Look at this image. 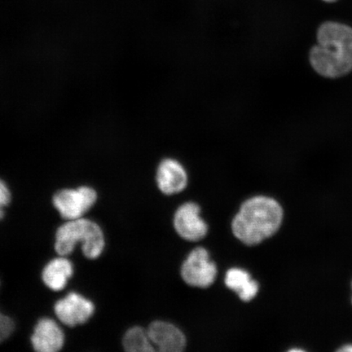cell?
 Returning <instances> with one entry per match:
<instances>
[{"mask_svg": "<svg viewBox=\"0 0 352 352\" xmlns=\"http://www.w3.org/2000/svg\"><path fill=\"white\" fill-rule=\"evenodd\" d=\"M81 243L83 254L87 258H98L104 248V236L98 223L87 219L68 220L56 233L55 250L61 256L74 252Z\"/></svg>", "mask_w": 352, "mask_h": 352, "instance_id": "cell-3", "label": "cell"}, {"mask_svg": "<svg viewBox=\"0 0 352 352\" xmlns=\"http://www.w3.org/2000/svg\"><path fill=\"white\" fill-rule=\"evenodd\" d=\"M34 349L38 352H56L65 343L63 330L55 320L43 318L35 325L32 337Z\"/></svg>", "mask_w": 352, "mask_h": 352, "instance_id": "cell-10", "label": "cell"}, {"mask_svg": "<svg viewBox=\"0 0 352 352\" xmlns=\"http://www.w3.org/2000/svg\"><path fill=\"white\" fill-rule=\"evenodd\" d=\"M11 202V192L6 182L0 179V220L4 217V208Z\"/></svg>", "mask_w": 352, "mask_h": 352, "instance_id": "cell-15", "label": "cell"}, {"mask_svg": "<svg viewBox=\"0 0 352 352\" xmlns=\"http://www.w3.org/2000/svg\"><path fill=\"white\" fill-rule=\"evenodd\" d=\"M217 274V266L210 261L208 250L201 248L193 250L182 266L184 280L195 287H209L214 283Z\"/></svg>", "mask_w": 352, "mask_h": 352, "instance_id": "cell-5", "label": "cell"}, {"mask_svg": "<svg viewBox=\"0 0 352 352\" xmlns=\"http://www.w3.org/2000/svg\"><path fill=\"white\" fill-rule=\"evenodd\" d=\"M176 232L184 240L197 241L208 234V227L200 217V208L188 202L176 211L174 219Z\"/></svg>", "mask_w": 352, "mask_h": 352, "instance_id": "cell-7", "label": "cell"}, {"mask_svg": "<svg viewBox=\"0 0 352 352\" xmlns=\"http://www.w3.org/2000/svg\"><path fill=\"white\" fill-rule=\"evenodd\" d=\"M158 188L166 195H173L184 190L188 186V174L182 162L173 157H166L157 169Z\"/></svg>", "mask_w": 352, "mask_h": 352, "instance_id": "cell-8", "label": "cell"}, {"mask_svg": "<svg viewBox=\"0 0 352 352\" xmlns=\"http://www.w3.org/2000/svg\"><path fill=\"white\" fill-rule=\"evenodd\" d=\"M54 311L57 318L69 327L82 324L94 314V302L77 293L68 296L56 302Z\"/></svg>", "mask_w": 352, "mask_h": 352, "instance_id": "cell-6", "label": "cell"}, {"mask_svg": "<svg viewBox=\"0 0 352 352\" xmlns=\"http://www.w3.org/2000/svg\"><path fill=\"white\" fill-rule=\"evenodd\" d=\"M73 274L72 263L67 258L60 257L52 259L47 264L43 271L42 278L48 288L60 292L67 285Z\"/></svg>", "mask_w": 352, "mask_h": 352, "instance_id": "cell-11", "label": "cell"}, {"mask_svg": "<svg viewBox=\"0 0 352 352\" xmlns=\"http://www.w3.org/2000/svg\"><path fill=\"white\" fill-rule=\"evenodd\" d=\"M98 200V193L94 188L82 186L78 188L63 189L54 197V205L61 217L67 220L82 218Z\"/></svg>", "mask_w": 352, "mask_h": 352, "instance_id": "cell-4", "label": "cell"}, {"mask_svg": "<svg viewBox=\"0 0 352 352\" xmlns=\"http://www.w3.org/2000/svg\"><path fill=\"white\" fill-rule=\"evenodd\" d=\"M149 340L162 352H182L186 349V338L175 325L155 321L147 329Z\"/></svg>", "mask_w": 352, "mask_h": 352, "instance_id": "cell-9", "label": "cell"}, {"mask_svg": "<svg viewBox=\"0 0 352 352\" xmlns=\"http://www.w3.org/2000/svg\"><path fill=\"white\" fill-rule=\"evenodd\" d=\"M226 284L228 288L239 294L242 301L249 302L256 296L258 285L250 278V275L239 268H231L226 277Z\"/></svg>", "mask_w": 352, "mask_h": 352, "instance_id": "cell-12", "label": "cell"}, {"mask_svg": "<svg viewBox=\"0 0 352 352\" xmlns=\"http://www.w3.org/2000/svg\"><path fill=\"white\" fill-rule=\"evenodd\" d=\"M343 352H352V345H346L342 347L341 349L338 350Z\"/></svg>", "mask_w": 352, "mask_h": 352, "instance_id": "cell-16", "label": "cell"}, {"mask_svg": "<svg viewBox=\"0 0 352 352\" xmlns=\"http://www.w3.org/2000/svg\"><path fill=\"white\" fill-rule=\"evenodd\" d=\"M123 347L129 352H153V343L148 336L147 330L135 327L127 331L123 338Z\"/></svg>", "mask_w": 352, "mask_h": 352, "instance_id": "cell-13", "label": "cell"}, {"mask_svg": "<svg viewBox=\"0 0 352 352\" xmlns=\"http://www.w3.org/2000/svg\"><path fill=\"white\" fill-rule=\"evenodd\" d=\"M324 1H327V2H333V1H336V0H324Z\"/></svg>", "mask_w": 352, "mask_h": 352, "instance_id": "cell-17", "label": "cell"}, {"mask_svg": "<svg viewBox=\"0 0 352 352\" xmlns=\"http://www.w3.org/2000/svg\"><path fill=\"white\" fill-rule=\"evenodd\" d=\"M15 324L10 316L0 311V342L6 341L14 331Z\"/></svg>", "mask_w": 352, "mask_h": 352, "instance_id": "cell-14", "label": "cell"}, {"mask_svg": "<svg viewBox=\"0 0 352 352\" xmlns=\"http://www.w3.org/2000/svg\"><path fill=\"white\" fill-rule=\"evenodd\" d=\"M283 210L272 198L258 196L245 201L233 219V234L244 244L255 245L274 235L283 221Z\"/></svg>", "mask_w": 352, "mask_h": 352, "instance_id": "cell-2", "label": "cell"}, {"mask_svg": "<svg viewBox=\"0 0 352 352\" xmlns=\"http://www.w3.org/2000/svg\"><path fill=\"white\" fill-rule=\"evenodd\" d=\"M318 44L310 52V63L324 77L345 76L352 70V29L337 22L320 26Z\"/></svg>", "mask_w": 352, "mask_h": 352, "instance_id": "cell-1", "label": "cell"}]
</instances>
